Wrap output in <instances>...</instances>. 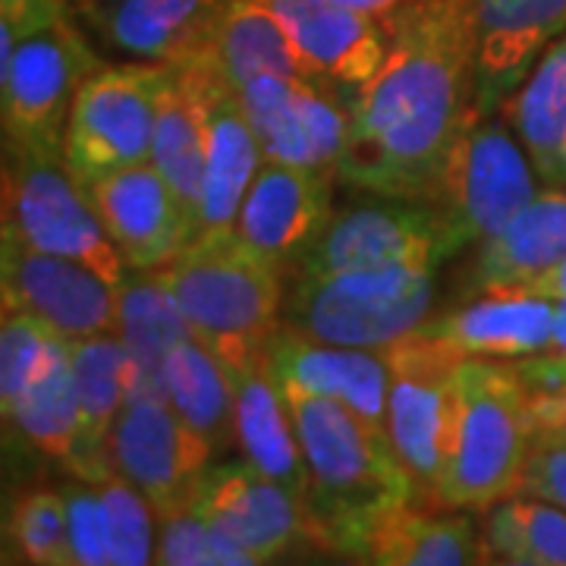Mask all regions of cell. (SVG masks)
Listing matches in <instances>:
<instances>
[{
    "label": "cell",
    "mask_w": 566,
    "mask_h": 566,
    "mask_svg": "<svg viewBox=\"0 0 566 566\" xmlns=\"http://www.w3.org/2000/svg\"><path fill=\"white\" fill-rule=\"evenodd\" d=\"M104 520L111 535V566L155 564L158 545V513L145 501L139 488L111 472L98 479Z\"/></svg>",
    "instance_id": "cell-37"
},
{
    "label": "cell",
    "mask_w": 566,
    "mask_h": 566,
    "mask_svg": "<svg viewBox=\"0 0 566 566\" xmlns=\"http://www.w3.org/2000/svg\"><path fill=\"white\" fill-rule=\"evenodd\" d=\"M434 296L438 268L424 264L296 274L283 296V324L322 344L385 353L431 318Z\"/></svg>",
    "instance_id": "cell-5"
},
{
    "label": "cell",
    "mask_w": 566,
    "mask_h": 566,
    "mask_svg": "<svg viewBox=\"0 0 566 566\" xmlns=\"http://www.w3.org/2000/svg\"><path fill=\"white\" fill-rule=\"evenodd\" d=\"M501 114L523 142L545 186H564L566 142V32L528 70L520 88L501 104Z\"/></svg>",
    "instance_id": "cell-30"
},
{
    "label": "cell",
    "mask_w": 566,
    "mask_h": 566,
    "mask_svg": "<svg viewBox=\"0 0 566 566\" xmlns=\"http://www.w3.org/2000/svg\"><path fill=\"white\" fill-rule=\"evenodd\" d=\"M0 17H7L20 29V35H25L63 17H73V0H0Z\"/></svg>",
    "instance_id": "cell-43"
},
{
    "label": "cell",
    "mask_w": 566,
    "mask_h": 566,
    "mask_svg": "<svg viewBox=\"0 0 566 566\" xmlns=\"http://www.w3.org/2000/svg\"><path fill=\"white\" fill-rule=\"evenodd\" d=\"M303 447L312 545L359 560L371 526L394 506L412 504V485L390 441L344 403L281 387Z\"/></svg>",
    "instance_id": "cell-2"
},
{
    "label": "cell",
    "mask_w": 566,
    "mask_h": 566,
    "mask_svg": "<svg viewBox=\"0 0 566 566\" xmlns=\"http://www.w3.org/2000/svg\"><path fill=\"white\" fill-rule=\"evenodd\" d=\"M7 151V133H3V126H0V155Z\"/></svg>",
    "instance_id": "cell-48"
},
{
    "label": "cell",
    "mask_w": 566,
    "mask_h": 566,
    "mask_svg": "<svg viewBox=\"0 0 566 566\" xmlns=\"http://www.w3.org/2000/svg\"><path fill=\"white\" fill-rule=\"evenodd\" d=\"M164 394L182 422L214 453L237 447V397L230 371L199 337H186L167 356Z\"/></svg>",
    "instance_id": "cell-32"
},
{
    "label": "cell",
    "mask_w": 566,
    "mask_h": 566,
    "mask_svg": "<svg viewBox=\"0 0 566 566\" xmlns=\"http://www.w3.org/2000/svg\"><path fill=\"white\" fill-rule=\"evenodd\" d=\"M444 214L419 199H385L334 211L318 243L300 264V274H340L424 264L441 268L463 252Z\"/></svg>",
    "instance_id": "cell-11"
},
{
    "label": "cell",
    "mask_w": 566,
    "mask_h": 566,
    "mask_svg": "<svg viewBox=\"0 0 566 566\" xmlns=\"http://www.w3.org/2000/svg\"><path fill=\"white\" fill-rule=\"evenodd\" d=\"M120 286L88 264L35 249L0 214V300L7 312L35 315L66 340L117 327Z\"/></svg>",
    "instance_id": "cell-12"
},
{
    "label": "cell",
    "mask_w": 566,
    "mask_h": 566,
    "mask_svg": "<svg viewBox=\"0 0 566 566\" xmlns=\"http://www.w3.org/2000/svg\"><path fill=\"white\" fill-rule=\"evenodd\" d=\"M151 164L158 167L174 196L180 199L186 218L196 233L202 230V192H205V139L199 104L182 80L180 66L170 63L164 82L155 139H151Z\"/></svg>",
    "instance_id": "cell-33"
},
{
    "label": "cell",
    "mask_w": 566,
    "mask_h": 566,
    "mask_svg": "<svg viewBox=\"0 0 566 566\" xmlns=\"http://www.w3.org/2000/svg\"><path fill=\"white\" fill-rule=\"evenodd\" d=\"M10 428L32 450H39L48 463L57 465L63 475H70L76 469V460H80V397H76L70 340L61 334H54V340L44 349V359L10 419Z\"/></svg>",
    "instance_id": "cell-31"
},
{
    "label": "cell",
    "mask_w": 566,
    "mask_h": 566,
    "mask_svg": "<svg viewBox=\"0 0 566 566\" xmlns=\"http://www.w3.org/2000/svg\"><path fill=\"white\" fill-rule=\"evenodd\" d=\"M85 189L129 271L161 268L196 237L180 199L151 161L114 170Z\"/></svg>",
    "instance_id": "cell-18"
},
{
    "label": "cell",
    "mask_w": 566,
    "mask_h": 566,
    "mask_svg": "<svg viewBox=\"0 0 566 566\" xmlns=\"http://www.w3.org/2000/svg\"><path fill=\"white\" fill-rule=\"evenodd\" d=\"M129 363L133 387L129 397H167L164 394V365L167 356L186 337H196L182 312L167 293L158 268L155 271H129L117 293V327Z\"/></svg>",
    "instance_id": "cell-29"
},
{
    "label": "cell",
    "mask_w": 566,
    "mask_h": 566,
    "mask_svg": "<svg viewBox=\"0 0 566 566\" xmlns=\"http://www.w3.org/2000/svg\"><path fill=\"white\" fill-rule=\"evenodd\" d=\"M475 41V111L488 117L566 32V0H465Z\"/></svg>",
    "instance_id": "cell-17"
},
{
    "label": "cell",
    "mask_w": 566,
    "mask_h": 566,
    "mask_svg": "<svg viewBox=\"0 0 566 566\" xmlns=\"http://www.w3.org/2000/svg\"><path fill=\"white\" fill-rule=\"evenodd\" d=\"M564 167H566V142H564Z\"/></svg>",
    "instance_id": "cell-50"
},
{
    "label": "cell",
    "mask_w": 566,
    "mask_h": 566,
    "mask_svg": "<svg viewBox=\"0 0 566 566\" xmlns=\"http://www.w3.org/2000/svg\"><path fill=\"white\" fill-rule=\"evenodd\" d=\"M460 359L520 363L551 349L554 303L526 290L479 293L419 327Z\"/></svg>",
    "instance_id": "cell-22"
},
{
    "label": "cell",
    "mask_w": 566,
    "mask_h": 566,
    "mask_svg": "<svg viewBox=\"0 0 566 566\" xmlns=\"http://www.w3.org/2000/svg\"><path fill=\"white\" fill-rule=\"evenodd\" d=\"M566 356V303H554V331H551V349Z\"/></svg>",
    "instance_id": "cell-47"
},
{
    "label": "cell",
    "mask_w": 566,
    "mask_h": 566,
    "mask_svg": "<svg viewBox=\"0 0 566 566\" xmlns=\"http://www.w3.org/2000/svg\"><path fill=\"white\" fill-rule=\"evenodd\" d=\"M0 214L35 249L88 264L114 286L129 277L88 189L70 174L63 158L7 148L0 155Z\"/></svg>",
    "instance_id": "cell-8"
},
{
    "label": "cell",
    "mask_w": 566,
    "mask_h": 566,
    "mask_svg": "<svg viewBox=\"0 0 566 566\" xmlns=\"http://www.w3.org/2000/svg\"><path fill=\"white\" fill-rule=\"evenodd\" d=\"M566 259V192L547 186L510 221L475 243L465 268L469 296L526 290Z\"/></svg>",
    "instance_id": "cell-24"
},
{
    "label": "cell",
    "mask_w": 566,
    "mask_h": 566,
    "mask_svg": "<svg viewBox=\"0 0 566 566\" xmlns=\"http://www.w3.org/2000/svg\"><path fill=\"white\" fill-rule=\"evenodd\" d=\"M189 331L227 368L262 359L283 324L281 268L233 230H202L158 268Z\"/></svg>",
    "instance_id": "cell-3"
},
{
    "label": "cell",
    "mask_w": 566,
    "mask_h": 566,
    "mask_svg": "<svg viewBox=\"0 0 566 566\" xmlns=\"http://www.w3.org/2000/svg\"><path fill=\"white\" fill-rule=\"evenodd\" d=\"M331 182L327 174L264 161L245 189L237 233L281 271L300 268L334 218Z\"/></svg>",
    "instance_id": "cell-19"
},
{
    "label": "cell",
    "mask_w": 566,
    "mask_h": 566,
    "mask_svg": "<svg viewBox=\"0 0 566 566\" xmlns=\"http://www.w3.org/2000/svg\"><path fill=\"white\" fill-rule=\"evenodd\" d=\"M10 545L17 564L73 566L61 482L54 485L48 479H39L22 488L10 513Z\"/></svg>",
    "instance_id": "cell-35"
},
{
    "label": "cell",
    "mask_w": 566,
    "mask_h": 566,
    "mask_svg": "<svg viewBox=\"0 0 566 566\" xmlns=\"http://www.w3.org/2000/svg\"><path fill=\"white\" fill-rule=\"evenodd\" d=\"M482 538L491 564L566 566V510L513 494L488 506Z\"/></svg>",
    "instance_id": "cell-34"
},
{
    "label": "cell",
    "mask_w": 566,
    "mask_h": 566,
    "mask_svg": "<svg viewBox=\"0 0 566 566\" xmlns=\"http://www.w3.org/2000/svg\"><path fill=\"white\" fill-rule=\"evenodd\" d=\"M268 365L281 387L331 397L387 438L390 365L381 349L322 344L281 324L268 344Z\"/></svg>",
    "instance_id": "cell-21"
},
{
    "label": "cell",
    "mask_w": 566,
    "mask_h": 566,
    "mask_svg": "<svg viewBox=\"0 0 566 566\" xmlns=\"http://www.w3.org/2000/svg\"><path fill=\"white\" fill-rule=\"evenodd\" d=\"M61 488L63 501H66L73 566H111V535H107L98 482L66 475Z\"/></svg>",
    "instance_id": "cell-39"
},
{
    "label": "cell",
    "mask_w": 566,
    "mask_h": 566,
    "mask_svg": "<svg viewBox=\"0 0 566 566\" xmlns=\"http://www.w3.org/2000/svg\"><path fill=\"white\" fill-rule=\"evenodd\" d=\"M186 506L230 535L255 564H274L300 547H315L303 501L245 460L208 465Z\"/></svg>",
    "instance_id": "cell-14"
},
{
    "label": "cell",
    "mask_w": 566,
    "mask_h": 566,
    "mask_svg": "<svg viewBox=\"0 0 566 566\" xmlns=\"http://www.w3.org/2000/svg\"><path fill=\"white\" fill-rule=\"evenodd\" d=\"M192 61L218 70L233 88L259 76L315 80L286 25L264 0H230L211 25L199 57Z\"/></svg>",
    "instance_id": "cell-26"
},
{
    "label": "cell",
    "mask_w": 566,
    "mask_h": 566,
    "mask_svg": "<svg viewBox=\"0 0 566 566\" xmlns=\"http://www.w3.org/2000/svg\"><path fill=\"white\" fill-rule=\"evenodd\" d=\"M359 564L381 566H469L491 564L485 538L460 513L400 504L385 513L365 538Z\"/></svg>",
    "instance_id": "cell-28"
},
{
    "label": "cell",
    "mask_w": 566,
    "mask_h": 566,
    "mask_svg": "<svg viewBox=\"0 0 566 566\" xmlns=\"http://www.w3.org/2000/svg\"><path fill=\"white\" fill-rule=\"evenodd\" d=\"M237 397V447L245 463H252L268 479L290 488L305 504L308 475L293 416L283 397L281 385L268 365V353L262 359L243 368H227Z\"/></svg>",
    "instance_id": "cell-25"
},
{
    "label": "cell",
    "mask_w": 566,
    "mask_h": 566,
    "mask_svg": "<svg viewBox=\"0 0 566 566\" xmlns=\"http://www.w3.org/2000/svg\"><path fill=\"white\" fill-rule=\"evenodd\" d=\"M286 25L296 51L315 80L331 88H349L375 76L387 54V29L381 20L346 10L334 0H264Z\"/></svg>",
    "instance_id": "cell-23"
},
{
    "label": "cell",
    "mask_w": 566,
    "mask_h": 566,
    "mask_svg": "<svg viewBox=\"0 0 566 566\" xmlns=\"http://www.w3.org/2000/svg\"><path fill=\"white\" fill-rule=\"evenodd\" d=\"M70 359L80 397V460L70 475L98 482L114 472L107 460V441L129 400L133 363L114 331L70 340Z\"/></svg>",
    "instance_id": "cell-27"
},
{
    "label": "cell",
    "mask_w": 566,
    "mask_h": 566,
    "mask_svg": "<svg viewBox=\"0 0 566 566\" xmlns=\"http://www.w3.org/2000/svg\"><path fill=\"white\" fill-rule=\"evenodd\" d=\"M385 22L387 54L353 92L337 177L385 199L428 202L475 117V41L465 0H409Z\"/></svg>",
    "instance_id": "cell-1"
},
{
    "label": "cell",
    "mask_w": 566,
    "mask_h": 566,
    "mask_svg": "<svg viewBox=\"0 0 566 566\" xmlns=\"http://www.w3.org/2000/svg\"><path fill=\"white\" fill-rule=\"evenodd\" d=\"M214 457L167 397H129L107 441L111 469L139 488L158 516L186 506Z\"/></svg>",
    "instance_id": "cell-15"
},
{
    "label": "cell",
    "mask_w": 566,
    "mask_h": 566,
    "mask_svg": "<svg viewBox=\"0 0 566 566\" xmlns=\"http://www.w3.org/2000/svg\"><path fill=\"white\" fill-rule=\"evenodd\" d=\"M98 63V48L76 17L20 35L3 111L7 148L63 158V133L76 92Z\"/></svg>",
    "instance_id": "cell-10"
},
{
    "label": "cell",
    "mask_w": 566,
    "mask_h": 566,
    "mask_svg": "<svg viewBox=\"0 0 566 566\" xmlns=\"http://www.w3.org/2000/svg\"><path fill=\"white\" fill-rule=\"evenodd\" d=\"M155 564L161 566H252L255 560L230 535L192 506H177L158 516Z\"/></svg>",
    "instance_id": "cell-36"
},
{
    "label": "cell",
    "mask_w": 566,
    "mask_h": 566,
    "mask_svg": "<svg viewBox=\"0 0 566 566\" xmlns=\"http://www.w3.org/2000/svg\"><path fill=\"white\" fill-rule=\"evenodd\" d=\"M516 494L566 510V431L538 428Z\"/></svg>",
    "instance_id": "cell-42"
},
{
    "label": "cell",
    "mask_w": 566,
    "mask_h": 566,
    "mask_svg": "<svg viewBox=\"0 0 566 566\" xmlns=\"http://www.w3.org/2000/svg\"><path fill=\"white\" fill-rule=\"evenodd\" d=\"M457 397V431L438 506L488 510L520 491L538 424L513 363L463 359Z\"/></svg>",
    "instance_id": "cell-4"
},
{
    "label": "cell",
    "mask_w": 566,
    "mask_h": 566,
    "mask_svg": "<svg viewBox=\"0 0 566 566\" xmlns=\"http://www.w3.org/2000/svg\"><path fill=\"white\" fill-rule=\"evenodd\" d=\"M385 353L390 365L387 441L409 475L412 504L438 506L457 431V368L463 359L422 331Z\"/></svg>",
    "instance_id": "cell-6"
},
{
    "label": "cell",
    "mask_w": 566,
    "mask_h": 566,
    "mask_svg": "<svg viewBox=\"0 0 566 566\" xmlns=\"http://www.w3.org/2000/svg\"><path fill=\"white\" fill-rule=\"evenodd\" d=\"M526 293H535V296H545L551 303H566V259L557 268H551L545 277L526 286Z\"/></svg>",
    "instance_id": "cell-45"
},
{
    "label": "cell",
    "mask_w": 566,
    "mask_h": 566,
    "mask_svg": "<svg viewBox=\"0 0 566 566\" xmlns=\"http://www.w3.org/2000/svg\"><path fill=\"white\" fill-rule=\"evenodd\" d=\"M538 192V170L497 111L465 126L428 202L444 214L463 245H475L497 233Z\"/></svg>",
    "instance_id": "cell-9"
},
{
    "label": "cell",
    "mask_w": 566,
    "mask_h": 566,
    "mask_svg": "<svg viewBox=\"0 0 566 566\" xmlns=\"http://www.w3.org/2000/svg\"><path fill=\"white\" fill-rule=\"evenodd\" d=\"M230 0H73L95 44L123 61L189 63Z\"/></svg>",
    "instance_id": "cell-20"
},
{
    "label": "cell",
    "mask_w": 566,
    "mask_h": 566,
    "mask_svg": "<svg viewBox=\"0 0 566 566\" xmlns=\"http://www.w3.org/2000/svg\"><path fill=\"white\" fill-rule=\"evenodd\" d=\"M170 63L102 61L82 80L63 133V164L88 186L151 161V139Z\"/></svg>",
    "instance_id": "cell-7"
},
{
    "label": "cell",
    "mask_w": 566,
    "mask_h": 566,
    "mask_svg": "<svg viewBox=\"0 0 566 566\" xmlns=\"http://www.w3.org/2000/svg\"><path fill=\"white\" fill-rule=\"evenodd\" d=\"M177 66L202 117V230H233L245 189L264 164L262 145L249 126L240 92L218 70H211L202 61L177 63Z\"/></svg>",
    "instance_id": "cell-16"
},
{
    "label": "cell",
    "mask_w": 566,
    "mask_h": 566,
    "mask_svg": "<svg viewBox=\"0 0 566 566\" xmlns=\"http://www.w3.org/2000/svg\"><path fill=\"white\" fill-rule=\"evenodd\" d=\"M17 41H20V29L7 17H0V126H3V111H7V88H10Z\"/></svg>",
    "instance_id": "cell-44"
},
{
    "label": "cell",
    "mask_w": 566,
    "mask_h": 566,
    "mask_svg": "<svg viewBox=\"0 0 566 566\" xmlns=\"http://www.w3.org/2000/svg\"><path fill=\"white\" fill-rule=\"evenodd\" d=\"M542 431H566V356L542 353L513 363Z\"/></svg>",
    "instance_id": "cell-41"
},
{
    "label": "cell",
    "mask_w": 566,
    "mask_h": 566,
    "mask_svg": "<svg viewBox=\"0 0 566 566\" xmlns=\"http://www.w3.org/2000/svg\"><path fill=\"white\" fill-rule=\"evenodd\" d=\"M334 3H340L346 10H356V13H365L371 20H387L394 10H400L409 0H334Z\"/></svg>",
    "instance_id": "cell-46"
},
{
    "label": "cell",
    "mask_w": 566,
    "mask_h": 566,
    "mask_svg": "<svg viewBox=\"0 0 566 566\" xmlns=\"http://www.w3.org/2000/svg\"><path fill=\"white\" fill-rule=\"evenodd\" d=\"M54 334L57 331L25 312H7L0 322V428L13 419Z\"/></svg>",
    "instance_id": "cell-38"
},
{
    "label": "cell",
    "mask_w": 566,
    "mask_h": 566,
    "mask_svg": "<svg viewBox=\"0 0 566 566\" xmlns=\"http://www.w3.org/2000/svg\"><path fill=\"white\" fill-rule=\"evenodd\" d=\"M48 469L54 465L39 450L25 444L10 424L0 428V564H17V554L10 545V513L22 488L44 479Z\"/></svg>",
    "instance_id": "cell-40"
},
{
    "label": "cell",
    "mask_w": 566,
    "mask_h": 566,
    "mask_svg": "<svg viewBox=\"0 0 566 566\" xmlns=\"http://www.w3.org/2000/svg\"><path fill=\"white\" fill-rule=\"evenodd\" d=\"M264 161L337 177L349 142V107L331 85L296 76H259L237 88Z\"/></svg>",
    "instance_id": "cell-13"
},
{
    "label": "cell",
    "mask_w": 566,
    "mask_h": 566,
    "mask_svg": "<svg viewBox=\"0 0 566 566\" xmlns=\"http://www.w3.org/2000/svg\"><path fill=\"white\" fill-rule=\"evenodd\" d=\"M7 318V305H3V300H0V322Z\"/></svg>",
    "instance_id": "cell-49"
}]
</instances>
